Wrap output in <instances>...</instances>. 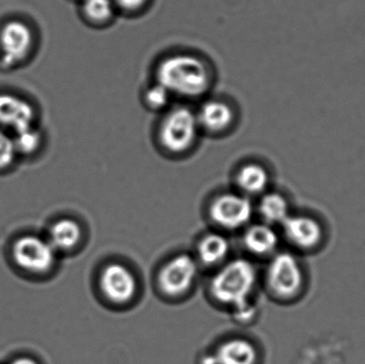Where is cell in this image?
I'll list each match as a JSON object with an SVG mask.
<instances>
[{"mask_svg": "<svg viewBox=\"0 0 365 364\" xmlns=\"http://www.w3.org/2000/svg\"><path fill=\"white\" fill-rule=\"evenodd\" d=\"M10 364H38L36 360H34L29 357H19V358L14 359Z\"/></svg>", "mask_w": 365, "mask_h": 364, "instance_id": "d4e9b609", "label": "cell"}, {"mask_svg": "<svg viewBox=\"0 0 365 364\" xmlns=\"http://www.w3.org/2000/svg\"><path fill=\"white\" fill-rule=\"evenodd\" d=\"M281 229L283 239L297 254H315L327 241L325 224L313 214L292 213Z\"/></svg>", "mask_w": 365, "mask_h": 364, "instance_id": "5b68a950", "label": "cell"}, {"mask_svg": "<svg viewBox=\"0 0 365 364\" xmlns=\"http://www.w3.org/2000/svg\"><path fill=\"white\" fill-rule=\"evenodd\" d=\"M270 294L283 303L302 298L308 286L306 267L293 251H278L270 258L266 271Z\"/></svg>", "mask_w": 365, "mask_h": 364, "instance_id": "277c9868", "label": "cell"}, {"mask_svg": "<svg viewBox=\"0 0 365 364\" xmlns=\"http://www.w3.org/2000/svg\"><path fill=\"white\" fill-rule=\"evenodd\" d=\"M13 140L19 155L31 156L38 153V150L42 147L43 134L38 126H30L15 132Z\"/></svg>", "mask_w": 365, "mask_h": 364, "instance_id": "44dd1931", "label": "cell"}, {"mask_svg": "<svg viewBox=\"0 0 365 364\" xmlns=\"http://www.w3.org/2000/svg\"><path fill=\"white\" fill-rule=\"evenodd\" d=\"M233 316L238 323L242 324H247L251 323L255 320L257 316V308L253 305L251 301L244 303V305L238 306V307L233 308Z\"/></svg>", "mask_w": 365, "mask_h": 364, "instance_id": "cb8c5ba5", "label": "cell"}, {"mask_svg": "<svg viewBox=\"0 0 365 364\" xmlns=\"http://www.w3.org/2000/svg\"><path fill=\"white\" fill-rule=\"evenodd\" d=\"M100 286L108 301L125 303L134 298L138 284L136 276L128 267L120 263H111L101 274Z\"/></svg>", "mask_w": 365, "mask_h": 364, "instance_id": "7c38bea8", "label": "cell"}, {"mask_svg": "<svg viewBox=\"0 0 365 364\" xmlns=\"http://www.w3.org/2000/svg\"><path fill=\"white\" fill-rule=\"evenodd\" d=\"M16 147L13 137L6 130H0V170H6L14 164L16 160Z\"/></svg>", "mask_w": 365, "mask_h": 364, "instance_id": "603a6c76", "label": "cell"}, {"mask_svg": "<svg viewBox=\"0 0 365 364\" xmlns=\"http://www.w3.org/2000/svg\"><path fill=\"white\" fill-rule=\"evenodd\" d=\"M199 273L197 260L188 254L173 256L163 267L158 275V284L163 292L169 296H180L190 290Z\"/></svg>", "mask_w": 365, "mask_h": 364, "instance_id": "9c48e42d", "label": "cell"}, {"mask_svg": "<svg viewBox=\"0 0 365 364\" xmlns=\"http://www.w3.org/2000/svg\"><path fill=\"white\" fill-rule=\"evenodd\" d=\"M229 252V241L219 233L205 235L197 245V259L207 266L220 264L225 260Z\"/></svg>", "mask_w": 365, "mask_h": 364, "instance_id": "d6986e66", "label": "cell"}, {"mask_svg": "<svg viewBox=\"0 0 365 364\" xmlns=\"http://www.w3.org/2000/svg\"><path fill=\"white\" fill-rule=\"evenodd\" d=\"M237 185L245 196H257L267 189L269 173L263 165L248 162L238 171Z\"/></svg>", "mask_w": 365, "mask_h": 364, "instance_id": "e0dca14e", "label": "cell"}, {"mask_svg": "<svg viewBox=\"0 0 365 364\" xmlns=\"http://www.w3.org/2000/svg\"><path fill=\"white\" fill-rule=\"evenodd\" d=\"M210 215L212 222L221 228L236 230L250 222L253 205L245 194H223L212 201Z\"/></svg>", "mask_w": 365, "mask_h": 364, "instance_id": "30bf717a", "label": "cell"}, {"mask_svg": "<svg viewBox=\"0 0 365 364\" xmlns=\"http://www.w3.org/2000/svg\"><path fill=\"white\" fill-rule=\"evenodd\" d=\"M158 117L156 140L166 153L182 155L195 147L202 135L195 105L177 102Z\"/></svg>", "mask_w": 365, "mask_h": 364, "instance_id": "7a4b0ae2", "label": "cell"}, {"mask_svg": "<svg viewBox=\"0 0 365 364\" xmlns=\"http://www.w3.org/2000/svg\"><path fill=\"white\" fill-rule=\"evenodd\" d=\"M83 236L81 226L75 220H58L49 230L48 241L56 251L66 252L77 247Z\"/></svg>", "mask_w": 365, "mask_h": 364, "instance_id": "2e32d148", "label": "cell"}, {"mask_svg": "<svg viewBox=\"0 0 365 364\" xmlns=\"http://www.w3.org/2000/svg\"><path fill=\"white\" fill-rule=\"evenodd\" d=\"M202 134L223 136L237 126L240 113L237 104L227 96L210 95L195 106Z\"/></svg>", "mask_w": 365, "mask_h": 364, "instance_id": "8992f818", "label": "cell"}, {"mask_svg": "<svg viewBox=\"0 0 365 364\" xmlns=\"http://www.w3.org/2000/svg\"><path fill=\"white\" fill-rule=\"evenodd\" d=\"M38 113L27 98L14 92L0 91V130L17 132L36 125Z\"/></svg>", "mask_w": 365, "mask_h": 364, "instance_id": "8fae6325", "label": "cell"}, {"mask_svg": "<svg viewBox=\"0 0 365 364\" xmlns=\"http://www.w3.org/2000/svg\"><path fill=\"white\" fill-rule=\"evenodd\" d=\"M36 34L23 19H11L0 26V62L12 68L25 63L34 53Z\"/></svg>", "mask_w": 365, "mask_h": 364, "instance_id": "52a82bcc", "label": "cell"}, {"mask_svg": "<svg viewBox=\"0 0 365 364\" xmlns=\"http://www.w3.org/2000/svg\"><path fill=\"white\" fill-rule=\"evenodd\" d=\"M257 282L255 264L246 259H235L217 271L210 282V292L217 301L233 309L250 301Z\"/></svg>", "mask_w": 365, "mask_h": 364, "instance_id": "3957f363", "label": "cell"}, {"mask_svg": "<svg viewBox=\"0 0 365 364\" xmlns=\"http://www.w3.org/2000/svg\"><path fill=\"white\" fill-rule=\"evenodd\" d=\"M113 6L117 9L119 15L123 16L135 17L145 14L153 0H111Z\"/></svg>", "mask_w": 365, "mask_h": 364, "instance_id": "7402d4cb", "label": "cell"}, {"mask_svg": "<svg viewBox=\"0 0 365 364\" xmlns=\"http://www.w3.org/2000/svg\"><path fill=\"white\" fill-rule=\"evenodd\" d=\"M140 100L143 106L150 113L162 115L168 110L177 100L169 93L166 88L152 79L141 90Z\"/></svg>", "mask_w": 365, "mask_h": 364, "instance_id": "ffe728a7", "label": "cell"}, {"mask_svg": "<svg viewBox=\"0 0 365 364\" xmlns=\"http://www.w3.org/2000/svg\"><path fill=\"white\" fill-rule=\"evenodd\" d=\"M244 244L250 254L272 258L278 252L280 234L274 230V226L265 222L252 224L245 233Z\"/></svg>", "mask_w": 365, "mask_h": 364, "instance_id": "4fadbf2b", "label": "cell"}, {"mask_svg": "<svg viewBox=\"0 0 365 364\" xmlns=\"http://www.w3.org/2000/svg\"><path fill=\"white\" fill-rule=\"evenodd\" d=\"M257 209L263 222L274 227L281 226L293 213L289 200L279 192L264 194L257 205Z\"/></svg>", "mask_w": 365, "mask_h": 364, "instance_id": "ac0fdd59", "label": "cell"}, {"mask_svg": "<svg viewBox=\"0 0 365 364\" xmlns=\"http://www.w3.org/2000/svg\"><path fill=\"white\" fill-rule=\"evenodd\" d=\"M214 63L203 53L175 49L160 56L152 79L168 90L177 102L193 105L212 94L216 83Z\"/></svg>", "mask_w": 365, "mask_h": 364, "instance_id": "6da1fadb", "label": "cell"}, {"mask_svg": "<svg viewBox=\"0 0 365 364\" xmlns=\"http://www.w3.org/2000/svg\"><path fill=\"white\" fill-rule=\"evenodd\" d=\"M55 248L48 239L36 235L19 237L13 244V261L19 269L31 275H45L55 267L57 262Z\"/></svg>", "mask_w": 365, "mask_h": 364, "instance_id": "ba28073f", "label": "cell"}, {"mask_svg": "<svg viewBox=\"0 0 365 364\" xmlns=\"http://www.w3.org/2000/svg\"><path fill=\"white\" fill-rule=\"evenodd\" d=\"M81 19L94 29H104L115 23L119 16L111 0H77Z\"/></svg>", "mask_w": 365, "mask_h": 364, "instance_id": "5bb4252c", "label": "cell"}, {"mask_svg": "<svg viewBox=\"0 0 365 364\" xmlns=\"http://www.w3.org/2000/svg\"><path fill=\"white\" fill-rule=\"evenodd\" d=\"M214 357L216 364H255L257 352L250 341L236 338L223 342Z\"/></svg>", "mask_w": 365, "mask_h": 364, "instance_id": "9a60e30c", "label": "cell"}]
</instances>
